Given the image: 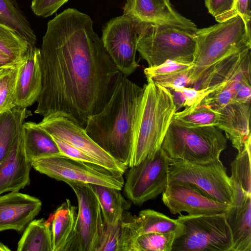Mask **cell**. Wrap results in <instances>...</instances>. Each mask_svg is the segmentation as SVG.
Listing matches in <instances>:
<instances>
[{
	"mask_svg": "<svg viewBox=\"0 0 251 251\" xmlns=\"http://www.w3.org/2000/svg\"><path fill=\"white\" fill-rule=\"evenodd\" d=\"M93 25L89 15L71 8L48 23L35 113L65 114L84 128L110 100L120 72Z\"/></svg>",
	"mask_w": 251,
	"mask_h": 251,
	"instance_id": "1",
	"label": "cell"
},
{
	"mask_svg": "<svg viewBox=\"0 0 251 251\" xmlns=\"http://www.w3.org/2000/svg\"><path fill=\"white\" fill-rule=\"evenodd\" d=\"M144 90L120 72L110 100L84 128L100 148L128 168Z\"/></svg>",
	"mask_w": 251,
	"mask_h": 251,
	"instance_id": "2",
	"label": "cell"
},
{
	"mask_svg": "<svg viewBox=\"0 0 251 251\" xmlns=\"http://www.w3.org/2000/svg\"><path fill=\"white\" fill-rule=\"evenodd\" d=\"M128 168L154 154L161 147L176 111L170 91L147 78Z\"/></svg>",
	"mask_w": 251,
	"mask_h": 251,
	"instance_id": "3",
	"label": "cell"
},
{
	"mask_svg": "<svg viewBox=\"0 0 251 251\" xmlns=\"http://www.w3.org/2000/svg\"><path fill=\"white\" fill-rule=\"evenodd\" d=\"M197 49L190 76L193 87L206 72L223 58L236 52L251 49V27L237 15L194 32Z\"/></svg>",
	"mask_w": 251,
	"mask_h": 251,
	"instance_id": "4",
	"label": "cell"
},
{
	"mask_svg": "<svg viewBox=\"0 0 251 251\" xmlns=\"http://www.w3.org/2000/svg\"><path fill=\"white\" fill-rule=\"evenodd\" d=\"M226 146V137L216 126L187 127L172 120L161 148L170 158L206 163L219 160Z\"/></svg>",
	"mask_w": 251,
	"mask_h": 251,
	"instance_id": "5",
	"label": "cell"
},
{
	"mask_svg": "<svg viewBox=\"0 0 251 251\" xmlns=\"http://www.w3.org/2000/svg\"><path fill=\"white\" fill-rule=\"evenodd\" d=\"M197 49L193 32L142 22L137 50L149 67L167 60L193 64Z\"/></svg>",
	"mask_w": 251,
	"mask_h": 251,
	"instance_id": "6",
	"label": "cell"
},
{
	"mask_svg": "<svg viewBox=\"0 0 251 251\" xmlns=\"http://www.w3.org/2000/svg\"><path fill=\"white\" fill-rule=\"evenodd\" d=\"M176 220L181 228L171 251H231L232 234L226 214H180Z\"/></svg>",
	"mask_w": 251,
	"mask_h": 251,
	"instance_id": "7",
	"label": "cell"
},
{
	"mask_svg": "<svg viewBox=\"0 0 251 251\" xmlns=\"http://www.w3.org/2000/svg\"><path fill=\"white\" fill-rule=\"evenodd\" d=\"M169 160V181L192 184L214 200L233 205L234 183L220 159L206 163Z\"/></svg>",
	"mask_w": 251,
	"mask_h": 251,
	"instance_id": "8",
	"label": "cell"
},
{
	"mask_svg": "<svg viewBox=\"0 0 251 251\" xmlns=\"http://www.w3.org/2000/svg\"><path fill=\"white\" fill-rule=\"evenodd\" d=\"M31 162L37 172L68 184H97L120 190L124 187L123 174L98 164L72 159L62 153L34 159Z\"/></svg>",
	"mask_w": 251,
	"mask_h": 251,
	"instance_id": "9",
	"label": "cell"
},
{
	"mask_svg": "<svg viewBox=\"0 0 251 251\" xmlns=\"http://www.w3.org/2000/svg\"><path fill=\"white\" fill-rule=\"evenodd\" d=\"M78 203L74 232L63 251H96L105 225L98 199L89 184H68Z\"/></svg>",
	"mask_w": 251,
	"mask_h": 251,
	"instance_id": "10",
	"label": "cell"
},
{
	"mask_svg": "<svg viewBox=\"0 0 251 251\" xmlns=\"http://www.w3.org/2000/svg\"><path fill=\"white\" fill-rule=\"evenodd\" d=\"M170 158L160 148L126 172L124 192L134 204L141 205L156 198L167 187Z\"/></svg>",
	"mask_w": 251,
	"mask_h": 251,
	"instance_id": "11",
	"label": "cell"
},
{
	"mask_svg": "<svg viewBox=\"0 0 251 251\" xmlns=\"http://www.w3.org/2000/svg\"><path fill=\"white\" fill-rule=\"evenodd\" d=\"M142 22L128 15L110 20L102 29L103 45L118 70L127 76L139 67L136 53Z\"/></svg>",
	"mask_w": 251,
	"mask_h": 251,
	"instance_id": "12",
	"label": "cell"
},
{
	"mask_svg": "<svg viewBox=\"0 0 251 251\" xmlns=\"http://www.w3.org/2000/svg\"><path fill=\"white\" fill-rule=\"evenodd\" d=\"M37 124L51 136L83 151L108 170L124 175L128 168L100 148L87 134L84 128L66 115L51 114L44 117Z\"/></svg>",
	"mask_w": 251,
	"mask_h": 251,
	"instance_id": "13",
	"label": "cell"
},
{
	"mask_svg": "<svg viewBox=\"0 0 251 251\" xmlns=\"http://www.w3.org/2000/svg\"><path fill=\"white\" fill-rule=\"evenodd\" d=\"M164 204L173 214L188 213L189 215L226 214L233 205L216 201L192 184L169 181L162 194Z\"/></svg>",
	"mask_w": 251,
	"mask_h": 251,
	"instance_id": "14",
	"label": "cell"
},
{
	"mask_svg": "<svg viewBox=\"0 0 251 251\" xmlns=\"http://www.w3.org/2000/svg\"><path fill=\"white\" fill-rule=\"evenodd\" d=\"M124 14L141 22L177 28L194 32L198 28L190 20L179 14L169 0H127Z\"/></svg>",
	"mask_w": 251,
	"mask_h": 251,
	"instance_id": "15",
	"label": "cell"
},
{
	"mask_svg": "<svg viewBox=\"0 0 251 251\" xmlns=\"http://www.w3.org/2000/svg\"><path fill=\"white\" fill-rule=\"evenodd\" d=\"M42 205L38 198L19 191L0 195V232L9 229L22 232Z\"/></svg>",
	"mask_w": 251,
	"mask_h": 251,
	"instance_id": "16",
	"label": "cell"
},
{
	"mask_svg": "<svg viewBox=\"0 0 251 251\" xmlns=\"http://www.w3.org/2000/svg\"><path fill=\"white\" fill-rule=\"evenodd\" d=\"M124 251H131L136 238L143 234L178 231L181 224L176 219L154 210H141L138 215L124 214L122 220Z\"/></svg>",
	"mask_w": 251,
	"mask_h": 251,
	"instance_id": "17",
	"label": "cell"
},
{
	"mask_svg": "<svg viewBox=\"0 0 251 251\" xmlns=\"http://www.w3.org/2000/svg\"><path fill=\"white\" fill-rule=\"evenodd\" d=\"M31 162L25 151L22 126L11 150L0 163V195L3 193L19 191L30 183Z\"/></svg>",
	"mask_w": 251,
	"mask_h": 251,
	"instance_id": "18",
	"label": "cell"
},
{
	"mask_svg": "<svg viewBox=\"0 0 251 251\" xmlns=\"http://www.w3.org/2000/svg\"><path fill=\"white\" fill-rule=\"evenodd\" d=\"M42 88L40 49L29 46L19 67L14 102L15 106L26 108L37 102Z\"/></svg>",
	"mask_w": 251,
	"mask_h": 251,
	"instance_id": "19",
	"label": "cell"
},
{
	"mask_svg": "<svg viewBox=\"0 0 251 251\" xmlns=\"http://www.w3.org/2000/svg\"><path fill=\"white\" fill-rule=\"evenodd\" d=\"M214 110L219 114L216 126L225 132L238 152H241L251 138V102L232 101Z\"/></svg>",
	"mask_w": 251,
	"mask_h": 251,
	"instance_id": "20",
	"label": "cell"
},
{
	"mask_svg": "<svg viewBox=\"0 0 251 251\" xmlns=\"http://www.w3.org/2000/svg\"><path fill=\"white\" fill-rule=\"evenodd\" d=\"M234 186L233 205L226 214L232 234L231 251H251V195Z\"/></svg>",
	"mask_w": 251,
	"mask_h": 251,
	"instance_id": "21",
	"label": "cell"
},
{
	"mask_svg": "<svg viewBox=\"0 0 251 251\" xmlns=\"http://www.w3.org/2000/svg\"><path fill=\"white\" fill-rule=\"evenodd\" d=\"M77 207L66 199L54 211L52 218V251H63L75 226Z\"/></svg>",
	"mask_w": 251,
	"mask_h": 251,
	"instance_id": "22",
	"label": "cell"
},
{
	"mask_svg": "<svg viewBox=\"0 0 251 251\" xmlns=\"http://www.w3.org/2000/svg\"><path fill=\"white\" fill-rule=\"evenodd\" d=\"M23 127L25 151L30 161L38 158L61 154L52 137L37 123L25 122Z\"/></svg>",
	"mask_w": 251,
	"mask_h": 251,
	"instance_id": "23",
	"label": "cell"
},
{
	"mask_svg": "<svg viewBox=\"0 0 251 251\" xmlns=\"http://www.w3.org/2000/svg\"><path fill=\"white\" fill-rule=\"evenodd\" d=\"M31 115L26 108L17 106L0 114V163L11 150L25 119Z\"/></svg>",
	"mask_w": 251,
	"mask_h": 251,
	"instance_id": "24",
	"label": "cell"
},
{
	"mask_svg": "<svg viewBox=\"0 0 251 251\" xmlns=\"http://www.w3.org/2000/svg\"><path fill=\"white\" fill-rule=\"evenodd\" d=\"M99 201L105 225L120 221L130 207L120 190L100 185L91 184Z\"/></svg>",
	"mask_w": 251,
	"mask_h": 251,
	"instance_id": "25",
	"label": "cell"
},
{
	"mask_svg": "<svg viewBox=\"0 0 251 251\" xmlns=\"http://www.w3.org/2000/svg\"><path fill=\"white\" fill-rule=\"evenodd\" d=\"M17 251H52L50 223L44 218L33 220L18 243Z\"/></svg>",
	"mask_w": 251,
	"mask_h": 251,
	"instance_id": "26",
	"label": "cell"
},
{
	"mask_svg": "<svg viewBox=\"0 0 251 251\" xmlns=\"http://www.w3.org/2000/svg\"><path fill=\"white\" fill-rule=\"evenodd\" d=\"M0 23L16 30L27 41L29 46H35L36 36L15 0H0Z\"/></svg>",
	"mask_w": 251,
	"mask_h": 251,
	"instance_id": "27",
	"label": "cell"
},
{
	"mask_svg": "<svg viewBox=\"0 0 251 251\" xmlns=\"http://www.w3.org/2000/svg\"><path fill=\"white\" fill-rule=\"evenodd\" d=\"M218 113L210 106L203 103L185 107L181 111L175 112L172 120L187 127L206 126H216Z\"/></svg>",
	"mask_w": 251,
	"mask_h": 251,
	"instance_id": "28",
	"label": "cell"
},
{
	"mask_svg": "<svg viewBox=\"0 0 251 251\" xmlns=\"http://www.w3.org/2000/svg\"><path fill=\"white\" fill-rule=\"evenodd\" d=\"M27 41L16 30L0 23V51L21 64L27 52Z\"/></svg>",
	"mask_w": 251,
	"mask_h": 251,
	"instance_id": "29",
	"label": "cell"
},
{
	"mask_svg": "<svg viewBox=\"0 0 251 251\" xmlns=\"http://www.w3.org/2000/svg\"><path fill=\"white\" fill-rule=\"evenodd\" d=\"M251 138L231 163V177L234 183L249 195H251Z\"/></svg>",
	"mask_w": 251,
	"mask_h": 251,
	"instance_id": "30",
	"label": "cell"
},
{
	"mask_svg": "<svg viewBox=\"0 0 251 251\" xmlns=\"http://www.w3.org/2000/svg\"><path fill=\"white\" fill-rule=\"evenodd\" d=\"M178 231L153 232L142 235L133 242L131 251H171L174 239Z\"/></svg>",
	"mask_w": 251,
	"mask_h": 251,
	"instance_id": "31",
	"label": "cell"
},
{
	"mask_svg": "<svg viewBox=\"0 0 251 251\" xmlns=\"http://www.w3.org/2000/svg\"><path fill=\"white\" fill-rule=\"evenodd\" d=\"M19 66L0 76V114L16 106L14 92Z\"/></svg>",
	"mask_w": 251,
	"mask_h": 251,
	"instance_id": "32",
	"label": "cell"
},
{
	"mask_svg": "<svg viewBox=\"0 0 251 251\" xmlns=\"http://www.w3.org/2000/svg\"><path fill=\"white\" fill-rule=\"evenodd\" d=\"M122 220L114 225H105L96 251H123Z\"/></svg>",
	"mask_w": 251,
	"mask_h": 251,
	"instance_id": "33",
	"label": "cell"
},
{
	"mask_svg": "<svg viewBox=\"0 0 251 251\" xmlns=\"http://www.w3.org/2000/svg\"><path fill=\"white\" fill-rule=\"evenodd\" d=\"M192 68L168 75L154 76L150 79L168 89L178 87H190Z\"/></svg>",
	"mask_w": 251,
	"mask_h": 251,
	"instance_id": "34",
	"label": "cell"
},
{
	"mask_svg": "<svg viewBox=\"0 0 251 251\" xmlns=\"http://www.w3.org/2000/svg\"><path fill=\"white\" fill-rule=\"evenodd\" d=\"M236 0H205L208 12L218 23L232 18V13Z\"/></svg>",
	"mask_w": 251,
	"mask_h": 251,
	"instance_id": "35",
	"label": "cell"
},
{
	"mask_svg": "<svg viewBox=\"0 0 251 251\" xmlns=\"http://www.w3.org/2000/svg\"><path fill=\"white\" fill-rule=\"evenodd\" d=\"M193 64H183L172 60H167L155 67H147L144 69V74L147 78L168 75L191 68Z\"/></svg>",
	"mask_w": 251,
	"mask_h": 251,
	"instance_id": "36",
	"label": "cell"
},
{
	"mask_svg": "<svg viewBox=\"0 0 251 251\" xmlns=\"http://www.w3.org/2000/svg\"><path fill=\"white\" fill-rule=\"evenodd\" d=\"M68 0H32L31 8L35 15L46 18L52 15Z\"/></svg>",
	"mask_w": 251,
	"mask_h": 251,
	"instance_id": "37",
	"label": "cell"
},
{
	"mask_svg": "<svg viewBox=\"0 0 251 251\" xmlns=\"http://www.w3.org/2000/svg\"><path fill=\"white\" fill-rule=\"evenodd\" d=\"M61 153L72 159L100 165L98 162L83 151L62 140L52 137Z\"/></svg>",
	"mask_w": 251,
	"mask_h": 251,
	"instance_id": "38",
	"label": "cell"
},
{
	"mask_svg": "<svg viewBox=\"0 0 251 251\" xmlns=\"http://www.w3.org/2000/svg\"><path fill=\"white\" fill-rule=\"evenodd\" d=\"M240 16L246 25L251 27L250 0H236L232 13V18Z\"/></svg>",
	"mask_w": 251,
	"mask_h": 251,
	"instance_id": "39",
	"label": "cell"
},
{
	"mask_svg": "<svg viewBox=\"0 0 251 251\" xmlns=\"http://www.w3.org/2000/svg\"><path fill=\"white\" fill-rule=\"evenodd\" d=\"M21 64L14 61L8 56L0 51V67L6 68H13Z\"/></svg>",
	"mask_w": 251,
	"mask_h": 251,
	"instance_id": "40",
	"label": "cell"
},
{
	"mask_svg": "<svg viewBox=\"0 0 251 251\" xmlns=\"http://www.w3.org/2000/svg\"><path fill=\"white\" fill-rule=\"evenodd\" d=\"M10 251V249L0 242V251Z\"/></svg>",
	"mask_w": 251,
	"mask_h": 251,
	"instance_id": "41",
	"label": "cell"
},
{
	"mask_svg": "<svg viewBox=\"0 0 251 251\" xmlns=\"http://www.w3.org/2000/svg\"><path fill=\"white\" fill-rule=\"evenodd\" d=\"M11 68H6L4 67H0V76L3 74L7 72L9 69Z\"/></svg>",
	"mask_w": 251,
	"mask_h": 251,
	"instance_id": "42",
	"label": "cell"
}]
</instances>
